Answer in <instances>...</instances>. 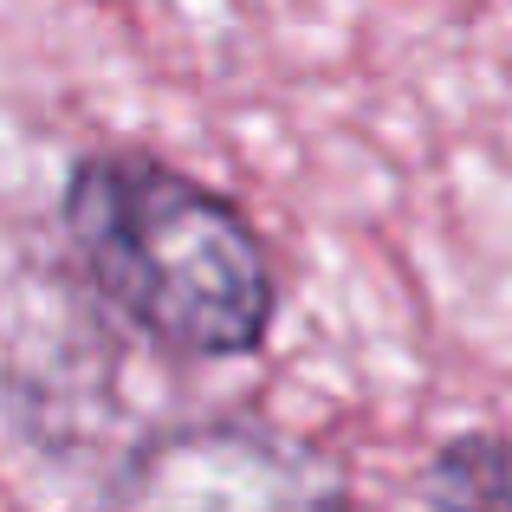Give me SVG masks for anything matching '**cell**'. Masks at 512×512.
<instances>
[{
    "instance_id": "6da1fadb",
    "label": "cell",
    "mask_w": 512,
    "mask_h": 512,
    "mask_svg": "<svg viewBox=\"0 0 512 512\" xmlns=\"http://www.w3.org/2000/svg\"><path fill=\"white\" fill-rule=\"evenodd\" d=\"M59 227L85 286L163 357H253L279 318V266L234 195L150 150H85Z\"/></svg>"
},
{
    "instance_id": "7a4b0ae2",
    "label": "cell",
    "mask_w": 512,
    "mask_h": 512,
    "mask_svg": "<svg viewBox=\"0 0 512 512\" xmlns=\"http://www.w3.org/2000/svg\"><path fill=\"white\" fill-rule=\"evenodd\" d=\"M98 512H357V493L305 435L253 415H195L130 441Z\"/></svg>"
},
{
    "instance_id": "3957f363",
    "label": "cell",
    "mask_w": 512,
    "mask_h": 512,
    "mask_svg": "<svg viewBox=\"0 0 512 512\" xmlns=\"http://www.w3.org/2000/svg\"><path fill=\"white\" fill-rule=\"evenodd\" d=\"M415 500L428 512H512V435L461 428L415 474Z\"/></svg>"
}]
</instances>
